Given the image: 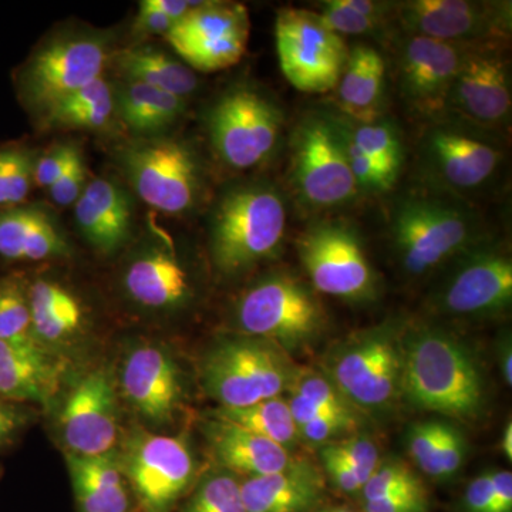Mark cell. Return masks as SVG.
Returning <instances> with one entry per match:
<instances>
[{
  "label": "cell",
  "instance_id": "1",
  "mask_svg": "<svg viewBox=\"0 0 512 512\" xmlns=\"http://www.w3.org/2000/svg\"><path fill=\"white\" fill-rule=\"evenodd\" d=\"M402 392L419 409L474 419L484 404L477 363L457 340L424 330L402 349Z\"/></svg>",
  "mask_w": 512,
  "mask_h": 512
},
{
  "label": "cell",
  "instance_id": "2",
  "mask_svg": "<svg viewBox=\"0 0 512 512\" xmlns=\"http://www.w3.org/2000/svg\"><path fill=\"white\" fill-rule=\"evenodd\" d=\"M285 227V204L272 188L245 185L229 191L212 218L211 252L218 271L239 274L274 255Z\"/></svg>",
  "mask_w": 512,
  "mask_h": 512
},
{
  "label": "cell",
  "instance_id": "3",
  "mask_svg": "<svg viewBox=\"0 0 512 512\" xmlns=\"http://www.w3.org/2000/svg\"><path fill=\"white\" fill-rule=\"evenodd\" d=\"M292 379L278 346L259 338L221 343L202 366L205 389L224 409H242L279 396Z\"/></svg>",
  "mask_w": 512,
  "mask_h": 512
},
{
  "label": "cell",
  "instance_id": "4",
  "mask_svg": "<svg viewBox=\"0 0 512 512\" xmlns=\"http://www.w3.org/2000/svg\"><path fill=\"white\" fill-rule=\"evenodd\" d=\"M276 52L282 73L295 89L328 93L338 86L349 52L342 36L330 32L318 15L282 9L275 25Z\"/></svg>",
  "mask_w": 512,
  "mask_h": 512
},
{
  "label": "cell",
  "instance_id": "5",
  "mask_svg": "<svg viewBox=\"0 0 512 512\" xmlns=\"http://www.w3.org/2000/svg\"><path fill=\"white\" fill-rule=\"evenodd\" d=\"M143 512H170L194 477V458L180 437L138 430L120 460Z\"/></svg>",
  "mask_w": 512,
  "mask_h": 512
},
{
  "label": "cell",
  "instance_id": "6",
  "mask_svg": "<svg viewBox=\"0 0 512 512\" xmlns=\"http://www.w3.org/2000/svg\"><path fill=\"white\" fill-rule=\"evenodd\" d=\"M282 117L278 109L255 90H231L212 107L208 126L212 146L235 170L261 164L274 151Z\"/></svg>",
  "mask_w": 512,
  "mask_h": 512
},
{
  "label": "cell",
  "instance_id": "7",
  "mask_svg": "<svg viewBox=\"0 0 512 512\" xmlns=\"http://www.w3.org/2000/svg\"><path fill=\"white\" fill-rule=\"evenodd\" d=\"M237 318L248 335L292 348L319 332L323 316L305 286L286 276H274L242 296Z\"/></svg>",
  "mask_w": 512,
  "mask_h": 512
},
{
  "label": "cell",
  "instance_id": "8",
  "mask_svg": "<svg viewBox=\"0 0 512 512\" xmlns=\"http://www.w3.org/2000/svg\"><path fill=\"white\" fill-rule=\"evenodd\" d=\"M107 60L109 49L103 37H59L30 59L20 82L23 99L43 114L57 101L100 79Z\"/></svg>",
  "mask_w": 512,
  "mask_h": 512
},
{
  "label": "cell",
  "instance_id": "9",
  "mask_svg": "<svg viewBox=\"0 0 512 512\" xmlns=\"http://www.w3.org/2000/svg\"><path fill=\"white\" fill-rule=\"evenodd\" d=\"M121 164L134 190L150 207L164 214L190 210L198 191L194 153L171 138H151L123 151Z\"/></svg>",
  "mask_w": 512,
  "mask_h": 512
},
{
  "label": "cell",
  "instance_id": "10",
  "mask_svg": "<svg viewBox=\"0 0 512 512\" xmlns=\"http://www.w3.org/2000/svg\"><path fill=\"white\" fill-rule=\"evenodd\" d=\"M298 248L303 268L319 292L362 299L375 291V272L359 239L348 228L316 225L303 234Z\"/></svg>",
  "mask_w": 512,
  "mask_h": 512
},
{
  "label": "cell",
  "instance_id": "11",
  "mask_svg": "<svg viewBox=\"0 0 512 512\" xmlns=\"http://www.w3.org/2000/svg\"><path fill=\"white\" fill-rule=\"evenodd\" d=\"M330 377L352 406L382 409L402 392V349L387 333H370L338 353Z\"/></svg>",
  "mask_w": 512,
  "mask_h": 512
},
{
  "label": "cell",
  "instance_id": "12",
  "mask_svg": "<svg viewBox=\"0 0 512 512\" xmlns=\"http://www.w3.org/2000/svg\"><path fill=\"white\" fill-rule=\"evenodd\" d=\"M293 178L309 204H342L356 191V181L346 158L339 126L311 120L299 128L293 151Z\"/></svg>",
  "mask_w": 512,
  "mask_h": 512
},
{
  "label": "cell",
  "instance_id": "13",
  "mask_svg": "<svg viewBox=\"0 0 512 512\" xmlns=\"http://www.w3.org/2000/svg\"><path fill=\"white\" fill-rule=\"evenodd\" d=\"M60 433L70 454L104 456L113 453L119 437V414L113 377L96 369L77 380L60 412Z\"/></svg>",
  "mask_w": 512,
  "mask_h": 512
},
{
  "label": "cell",
  "instance_id": "14",
  "mask_svg": "<svg viewBox=\"0 0 512 512\" xmlns=\"http://www.w3.org/2000/svg\"><path fill=\"white\" fill-rule=\"evenodd\" d=\"M470 238L468 222L460 212L414 201L403 205L394 221V241L407 271L424 274L456 254Z\"/></svg>",
  "mask_w": 512,
  "mask_h": 512
},
{
  "label": "cell",
  "instance_id": "15",
  "mask_svg": "<svg viewBox=\"0 0 512 512\" xmlns=\"http://www.w3.org/2000/svg\"><path fill=\"white\" fill-rule=\"evenodd\" d=\"M121 389L137 414L153 424L173 420L183 396L177 365L156 346H140L127 356Z\"/></svg>",
  "mask_w": 512,
  "mask_h": 512
},
{
  "label": "cell",
  "instance_id": "16",
  "mask_svg": "<svg viewBox=\"0 0 512 512\" xmlns=\"http://www.w3.org/2000/svg\"><path fill=\"white\" fill-rule=\"evenodd\" d=\"M467 55L456 43L413 36L400 62L407 99L423 113L443 109Z\"/></svg>",
  "mask_w": 512,
  "mask_h": 512
},
{
  "label": "cell",
  "instance_id": "17",
  "mask_svg": "<svg viewBox=\"0 0 512 512\" xmlns=\"http://www.w3.org/2000/svg\"><path fill=\"white\" fill-rule=\"evenodd\" d=\"M512 298V264L504 255L481 254L451 276L441 293L444 311L484 315L507 308Z\"/></svg>",
  "mask_w": 512,
  "mask_h": 512
},
{
  "label": "cell",
  "instance_id": "18",
  "mask_svg": "<svg viewBox=\"0 0 512 512\" xmlns=\"http://www.w3.org/2000/svg\"><path fill=\"white\" fill-rule=\"evenodd\" d=\"M450 97L471 119L491 124L505 119L511 109L507 63L497 56L468 53Z\"/></svg>",
  "mask_w": 512,
  "mask_h": 512
},
{
  "label": "cell",
  "instance_id": "19",
  "mask_svg": "<svg viewBox=\"0 0 512 512\" xmlns=\"http://www.w3.org/2000/svg\"><path fill=\"white\" fill-rule=\"evenodd\" d=\"M403 25L414 36L454 43L494 32L498 16L481 3L466 0H416L403 5Z\"/></svg>",
  "mask_w": 512,
  "mask_h": 512
},
{
  "label": "cell",
  "instance_id": "20",
  "mask_svg": "<svg viewBox=\"0 0 512 512\" xmlns=\"http://www.w3.org/2000/svg\"><path fill=\"white\" fill-rule=\"evenodd\" d=\"M74 205L77 225L92 247L111 254L126 244L131 234L133 210L120 185L96 178L86 185Z\"/></svg>",
  "mask_w": 512,
  "mask_h": 512
},
{
  "label": "cell",
  "instance_id": "21",
  "mask_svg": "<svg viewBox=\"0 0 512 512\" xmlns=\"http://www.w3.org/2000/svg\"><path fill=\"white\" fill-rule=\"evenodd\" d=\"M60 370L45 346L0 339V399L45 403L56 392Z\"/></svg>",
  "mask_w": 512,
  "mask_h": 512
},
{
  "label": "cell",
  "instance_id": "22",
  "mask_svg": "<svg viewBox=\"0 0 512 512\" xmlns=\"http://www.w3.org/2000/svg\"><path fill=\"white\" fill-rule=\"evenodd\" d=\"M66 463L80 512H131V488L113 453L92 457L67 453Z\"/></svg>",
  "mask_w": 512,
  "mask_h": 512
},
{
  "label": "cell",
  "instance_id": "23",
  "mask_svg": "<svg viewBox=\"0 0 512 512\" xmlns=\"http://www.w3.org/2000/svg\"><path fill=\"white\" fill-rule=\"evenodd\" d=\"M124 285L128 295L141 306L173 309L190 295L187 271L173 252L148 249L127 266Z\"/></svg>",
  "mask_w": 512,
  "mask_h": 512
},
{
  "label": "cell",
  "instance_id": "24",
  "mask_svg": "<svg viewBox=\"0 0 512 512\" xmlns=\"http://www.w3.org/2000/svg\"><path fill=\"white\" fill-rule=\"evenodd\" d=\"M241 494L248 512H312L322 500L323 483L311 468L295 463L282 473L247 478Z\"/></svg>",
  "mask_w": 512,
  "mask_h": 512
},
{
  "label": "cell",
  "instance_id": "25",
  "mask_svg": "<svg viewBox=\"0 0 512 512\" xmlns=\"http://www.w3.org/2000/svg\"><path fill=\"white\" fill-rule=\"evenodd\" d=\"M210 441L222 466L248 478L282 473L295 464L288 448L225 420L211 423Z\"/></svg>",
  "mask_w": 512,
  "mask_h": 512
},
{
  "label": "cell",
  "instance_id": "26",
  "mask_svg": "<svg viewBox=\"0 0 512 512\" xmlns=\"http://www.w3.org/2000/svg\"><path fill=\"white\" fill-rule=\"evenodd\" d=\"M69 254V244L52 218L36 207L0 212V256L9 261H43Z\"/></svg>",
  "mask_w": 512,
  "mask_h": 512
},
{
  "label": "cell",
  "instance_id": "27",
  "mask_svg": "<svg viewBox=\"0 0 512 512\" xmlns=\"http://www.w3.org/2000/svg\"><path fill=\"white\" fill-rule=\"evenodd\" d=\"M28 298L33 336L40 345H62L83 332L87 319L83 303L63 285L37 279Z\"/></svg>",
  "mask_w": 512,
  "mask_h": 512
},
{
  "label": "cell",
  "instance_id": "28",
  "mask_svg": "<svg viewBox=\"0 0 512 512\" xmlns=\"http://www.w3.org/2000/svg\"><path fill=\"white\" fill-rule=\"evenodd\" d=\"M430 154L444 180L454 187L474 188L497 168L500 154L476 138L437 130L430 138Z\"/></svg>",
  "mask_w": 512,
  "mask_h": 512
},
{
  "label": "cell",
  "instance_id": "29",
  "mask_svg": "<svg viewBox=\"0 0 512 512\" xmlns=\"http://www.w3.org/2000/svg\"><path fill=\"white\" fill-rule=\"evenodd\" d=\"M386 66L383 57L369 46H356L338 83L342 109L363 124L375 121L383 97Z\"/></svg>",
  "mask_w": 512,
  "mask_h": 512
},
{
  "label": "cell",
  "instance_id": "30",
  "mask_svg": "<svg viewBox=\"0 0 512 512\" xmlns=\"http://www.w3.org/2000/svg\"><path fill=\"white\" fill-rule=\"evenodd\" d=\"M121 121L141 137L156 138L173 126L185 110V101L175 94L143 83L126 82L114 96Z\"/></svg>",
  "mask_w": 512,
  "mask_h": 512
},
{
  "label": "cell",
  "instance_id": "31",
  "mask_svg": "<svg viewBox=\"0 0 512 512\" xmlns=\"http://www.w3.org/2000/svg\"><path fill=\"white\" fill-rule=\"evenodd\" d=\"M116 66L126 82H137L185 99L197 89L190 67L153 46H137L117 53Z\"/></svg>",
  "mask_w": 512,
  "mask_h": 512
},
{
  "label": "cell",
  "instance_id": "32",
  "mask_svg": "<svg viewBox=\"0 0 512 512\" xmlns=\"http://www.w3.org/2000/svg\"><path fill=\"white\" fill-rule=\"evenodd\" d=\"M249 32L248 12L238 3H194L190 12L168 32L175 52L211 42L231 33Z\"/></svg>",
  "mask_w": 512,
  "mask_h": 512
},
{
  "label": "cell",
  "instance_id": "33",
  "mask_svg": "<svg viewBox=\"0 0 512 512\" xmlns=\"http://www.w3.org/2000/svg\"><path fill=\"white\" fill-rule=\"evenodd\" d=\"M114 110L116 103L113 90L100 77L50 106L43 113V119L50 127L97 130L110 123Z\"/></svg>",
  "mask_w": 512,
  "mask_h": 512
},
{
  "label": "cell",
  "instance_id": "34",
  "mask_svg": "<svg viewBox=\"0 0 512 512\" xmlns=\"http://www.w3.org/2000/svg\"><path fill=\"white\" fill-rule=\"evenodd\" d=\"M215 417L228 423L237 424L242 429L252 431L258 436L274 441L288 448L298 437V427L286 400L276 396L272 399L242 407V409H224L221 407Z\"/></svg>",
  "mask_w": 512,
  "mask_h": 512
},
{
  "label": "cell",
  "instance_id": "35",
  "mask_svg": "<svg viewBox=\"0 0 512 512\" xmlns=\"http://www.w3.org/2000/svg\"><path fill=\"white\" fill-rule=\"evenodd\" d=\"M0 339L39 343L32 332L28 289L16 278L0 279Z\"/></svg>",
  "mask_w": 512,
  "mask_h": 512
},
{
  "label": "cell",
  "instance_id": "36",
  "mask_svg": "<svg viewBox=\"0 0 512 512\" xmlns=\"http://www.w3.org/2000/svg\"><path fill=\"white\" fill-rule=\"evenodd\" d=\"M350 137L360 150L383 168L394 183L402 164V146L396 130L389 123L372 121L350 131Z\"/></svg>",
  "mask_w": 512,
  "mask_h": 512
},
{
  "label": "cell",
  "instance_id": "37",
  "mask_svg": "<svg viewBox=\"0 0 512 512\" xmlns=\"http://www.w3.org/2000/svg\"><path fill=\"white\" fill-rule=\"evenodd\" d=\"M249 32L231 33L178 53L198 72H217L237 64L247 49Z\"/></svg>",
  "mask_w": 512,
  "mask_h": 512
},
{
  "label": "cell",
  "instance_id": "38",
  "mask_svg": "<svg viewBox=\"0 0 512 512\" xmlns=\"http://www.w3.org/2000/svg\"><path fill=\"white\" fill-rule=\"evenodd\" d=\"M184 512H248L241 483L228 474H212L198 485Z\"/></svg>",
  "mask_w": 512,
  "mask_h": 512
},
{
  "label": "cell",
  "instance_id": "39",
  "mask_svg": "<svg viewBox=\"0 0 512 512\" xmlns=\"http://www.w3.org/2000/svg\"><path fill=\"white\" fill-rule=\"evenodd\" d=\"M447 423L424 421L413 424L407 436L409 454L427 476L440 478V457Z\"/></svg>",
  "mask_w": 512,
  "mask_h": 512
},
{
  "label": "cell",
  "instance_id": "40",
  "mask_svg": "<svg viewBox=\"0 0 512 512\" xmlns=\"http://www.w3.org/2000/svg\"><path fill=\"white\" fill-rule=\"evenodd\" d=\"M424 487L423 483L409 467L402 463L379 464L375 473L369 477L362 488V497L365 503L389 497V495L404 493Z\"/></svg>",
  "mask_w": 512,
  "mask_h": 512
},
{
  "label": "cell",
  "instance_id": "41",
  "mask_svg": "<svg viewBox=\"0 0 512 512\" xmlns=\"http://www.w3.org/2000/svg\"><path fill=\"white\" fill-rule=\"evenodd\" d=\"M291 383H293L292 394L301 396L329 412L356 416L352 404L336 389L335 384L325 377L315 373H305V375L293 377Z\"/></svg>",
  "mask_w": 512,
  "mask_h": 512
},
{
  "label": "cell",
  "instance_id": "42",
  "mask_svg": "<svg viewBox=\"0 0 512 512\" xmlns=\"http://www.w3.org/2000/svg\"><path fill=\"white\" fill-rule=\"evenodd\" d=\"M339 131L356 185L367 188V190H387L393 184V181L387 177L383 168L367 156L365 151L356 146L355 141L350 137L349 131H346V127L339 126Z\"/></svg>",
  "mask_w": 512,
  "mask_h": 512
},
{
  "label": "cell",
  "instance_id": "43",
  "mask_svg": "<svg viewBox=\"0 0 512 512\" xmlns=\"http://www.w3.org/2000/svg\"><path fill=\"white\" fill-rule=\"evenodd\" d=\"M5 160L6 190L8 205H19L26 200L35 177L33 154L25 148L3 150Z\"/></svg>",
  "mask_w": 512,
  "mask_h": 512
},
{
  "label": "cell",
  "instance_id": "44",
  "mask_svg": "<svg viewBox=\"0 0 512 512\" xmlns=\"http://www.w3.org/2000/svg\"><path fill=\"white\" fill-rule=\"evenodd\" d=\"M318 18L320 23L336 35H366L376 29V20L360 15L350 8L346 0H329L323 3Z\"/></svg>",
  "mask_w": 512,
  "mask_h": 512
},
{
  "label": "cell",
  "instance_id": "45",
  "mask_svg": "<svg viewBox=\"0 0 512 512\" xmlns=\"http://www.w3.org/2000/svg\"><path fill=\"white\" fill-rule=\"evenodd\" d=\"M326 448L333 456L343 461L350 470L355 471L357 476L362 478L363 483L369 480L380 464L379 450H377L376 444L372 440L363 439V437L330 444Z\"/></svg>",
  "mask_w": 512,
  "mask_h": 512
},
{
  "label": "cell",
  "instance_id": "46",
  "mask_svg": "<svg viewBox=\"0 0 512 512\" xmlns=\"http://www.w3.org/2000/svg\"><path fill=\"white\" fill-rule=\"evenodd\" d=\"M86 178V164H84L82 153L79 151L62 174V177L49 188L53 201L57 205H62V207L76 204L80 195L83 194L84 188H86Z\"/></svg>",
  "mask_w": 512,
  "mask_h": 512
},
{
  "label": "cell",
  "instance_id": "47",
  "mask_svg": "<svg viewBox=\"0 0 512 512\" xmlns=\"http://www.w3.org/2000/svg\"><path fill=\"white\" fill-rule=\"evenodd\" d=\"M79 151V148L72 146V144H60V146L53 147L49 153H46L35 163V177H33V180L36 181L39 187H52L62 177V174Z\"/></svg>",
  "mask_w": 512,
  "mask_h": 512
},
{
  "label": "cell",
  "instance_id": "48",
  "mask_svg": "<svg viewBox=\"0 0 512 512\" xmlns=\"http://www.w3.org/2000/svg\"><path fill=\"white\" fill-rule=\"evenodd\" d=\"M357 427L356 416H340V414H329L319 417L311 423L298 427V433L303 439L313 444L325 443L330 439L340 436L343 433L355 430Z\"/></svg>",
  "mask_w": 512,
  "mask_h": 512
},
{
  "label": "cell",
  "instance_id": "49",
  "mask_svg": "<svg viewBox=\"0 0 512 512\" xmlns=\"http://www.w3.org/2000/svg\"><path fill=\"white\" fill-rule=\"evenodd\" d=\"M365 512H429V497L426 488L404 491L380 500L369 501L363 507Z\"/></svg>",
  "mask_w": 512,
  "mask_h": 512
},
{
  "label": "cell",
  "instance_id": "50",
  "mask_svg": "<svg viewBox=\"0 0 512 512\" xmlns=\"http://www.w3.org/2000/svg\"><path fill=\"white\" fill-rule=\"evenodd\" d=\"M466 441L453 426L448 424L440 457V478H450L463 466L466 457Z\"/></svg>",
  "mask_w": 512,
  "mask_h": 512
},
{
  "label": "cell",
  "instance_id": "51",
  "mask_svg": "<svg viewBox=\"0 0 512 512\" xmlns=\"http://www.w3.org/2000/svg\"><path fill=\"white\" fill-rule=\"evenodd\" d=\"M320 457H322L323 464H325L326 471H328V476L332 480L333 485L339 488L342 493L355 494L362 491L363 485H365L362 478L357 476L355 471L350 470L338 457L333 456L328 448H322Z\"/></svg>",
  "mask_w": 512,
  "mask_h": 512
},
{
  "label": "cell",
  "instance_id": "52",
  "mask_svg": "<svg viewBox=\"0 0 512 512\" xmlns=\"http://www.w3.org/2000/svg\"><path fill=\"white\" fill-rule=\"evenodd\" d=\"M493 476L484 473L468 484L464 494V512H491L493 507Z\"/></svg>",
  "mask_w": 512,
  "mask_h": 512
},
{
  "label": "cell",
  "instance_id": "53",
  "mask_svg": "<svg viewBox=\"0 0 512 512\" xmlns=\"http://www.w3.org/2000/svg\"><path fill=\"white\" fill-rule=\"evenodd\" d=\"M175 23L173 19L165 16L164 13L151 8L147 0H143L138 8V15L136 22H134V32L138 35H168L171 29L174 28Z\"/></svg>",
  "mask_w": 512,
  "mask_h": 512
},
{
  "label": "cell",
  "instance_id": "54",
  "mask_svg": "<svg viewBox=\"0 0 512 512\" xmlns=\"http://www.w3.org/2000/svg\"><path fill=\"white\" fill-rule=\"evenodd\" d=\"M493 476V507L491 512H512V476L510 471H491Z\"/></svg>",
  "mask_w": 512,
  "mask_h": 512
},
{
  "label": "cell",
  "instance_id": "55",
  "mask_svg": "<svg viewBox=\"0 0 512 512\" xmlns=\"http://www.w3.org/2000/svg\"><path fill=\"white\" fill-rule=\"evenodd\" d=\"M23 421L25 416L18 407L8 400H0V446L12 439L13 434L23 426Z\"/></svg>",
  "mask_w": 512,
  "mask_h": 512
},
{
  "label": "cell",
  "instance_id": "56",
  "mask_svg": "<svg viewBox=\"0 0 512 512\" xmlns=\"http://www.w3.org/2000/svg\"><path fill=\"white\" fill-rule=\"evenodd\" d=\"M151 8L164 13L174 22H180L194 6V2H184V0H147Z\"/></svg>",
  "mask_w": 512,
  "mask_h": 512
},
{
  "label": "cell",
  "instance_id": "57",
  "mask_svg": "<svg viewBox=\"0 0 512 512\" xmlns=\"http://www.w3.org/2000/svg\"><path fill=\"white\" fill-rule=\"evenodd\" d=\"M346 3L360 15L376 20V22L382 16L383 3L369 2V0H346Z\"/></svg>",
  "mask_w": 512,
  "mask_h": 512
},
{
  "label": "cell",
  "instance_id": "58",
  "mask_svg": "<svg viewBox=\"0 0 512 512\" xmlns=\"http://www.w3.org/2000/svg\"><path fill=\"white\" fill-rule=\"evenodd\" d=\"M501 370H503L504 382L511 386L512 384V355L510 343H505L501 348Z\"/></svg>",
  "mask_w": 512,
  "mask_h": 512
},
{
  "label": "cell",
  "instance_id": "59",
  "mask_svg": "<svg viewBox=\"0 0 512 512\" xmlns=\"http://www.w3.org/2000/svg\"><path fill=\"white\" fill-rule=\"evenodd\" d=\"M0 205H8V190H6L5 160H3V150L0 151Z\"/></svg>",
  "mask_w": 512,
  "mask_h": 512
},
{
  "label": "cell",
  "instance_id": "60",
  "mask_svg": "<svg viewBox=\"0 0 512 512\" xmlns=\"http://www.w3.org/2000/svg\"><path fill=\"white\" fill-rule=\"evenodd\" d=\"M501 448H503L505 457L508 460L512 458V424L511 421H508L507 426H505L503 437H501Z\"/></svg>",
  "mask_w": 512,
  "mask_h": 512
},
{
  "label": "cell",
  "instance_id": "61",
  "mask_svg": "<svg viewBox=\"0 0 512 512\" xmlns=\"http://www.w3.org/2000/svg\"><path fill=\"white\" fill-rule=\"evenodd\" d=\"M312 512H355L352 510H349V508L346 507H328V508H316L315 511Z\"/></svg>",
  "mask_w": 512,
  "mask_h": 512
}]
</instances>
